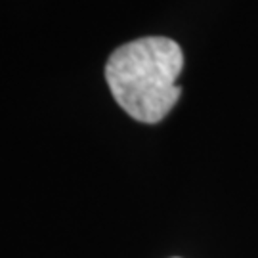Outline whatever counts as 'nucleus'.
Listing matches in <instances>:
<instances>
[{
  "instance_id": "f257e3e1",
  "label": "nucleus",
  "mask_w": 258,
  "mask_h": 258,
  "mask_svg": "<svg viewBox=\"0 0 258 258\" xmlns=\"http://www.w3.org/2000/svg\"><path fill=\"white\" fill-rule=\"evenodd\" d=\"M184 67L180 44L166 37H144L119 46L105 63V81L122 109L140 122L155 124L176 105Z\"/></svg>"
}]
</instances>
